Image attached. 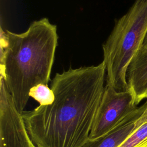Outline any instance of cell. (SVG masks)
Instances as JSON below:
<instances>
[{"instance_id":"1","label":"cell","mask_w":147,"mask_h":147,"mask_svg":"<svg viewBox=\"0 0 147 147\" xmlns=\"http://www.w3.org/2000/svg\"><path fill=\"white\" fill-rule=\"evenodd\" d=\"M106 66L70 68L51 83L53 102L22 113L37 147H82L88 140L105 90Z\"/></svg>"},{"instance_id":"2","label":"cell","mask_w":147,"mask_h":147,"mask_svg":"<svg viewBox=\"0 0 147 147\" xmlns=\"http://www.w3.org/2000/svg\"><path fill=\"white\" fill-rule=\"evenodd\" d=\"M57 39V27L47 18L33 21L21 33L1 28V76L21 114L30 89L50 80Z\"/></svg>"},{"instance_id":"3","label":"cell","mask_w":147,"mask_h":147,"mask_svg":"<svg viewBox=\"0 0 147 147\" xmlns=\"http://www.w3.org/2000/svg\"><path fill=\"white\" fill-rule=\"evenodd\" d=\"M147 32V0H136L118 19L103 44L106 83L118 92L129 89L126 73Z\"/></svg>"},{"instance_id":"4","label":"cell","mask_w":147,"mask_h":147,"mask_svg":"<svg viewBox=\"0 0 147 147\" xmlns=\"http://www.w3.org/2000/svg\"><path fill=\"white\" fill-rule=\"evenodd\" d=\"M137 107L130 89L118 92L106 83L88 139L95 140L105 135Z\"/></svg>"},{"instance_id":"5","label":"cell","mask_w":147,"mask_h":147,"mask_svg":"<svg viewBox=\"0 0 147 147\" xmlns=\"http://www.w3.org/2000/svg\"><path fill=\"white\" fill-rule=\"evenodd\" d=\"M0 147H35L3 78H0Z\"/></svg>"},{"instance_id":"6","label":"cell","mask_w":147,"mask_h":147,"mask_svg":"<svg viewBox=\"0 0 147 147\" xmlns=\"http://www.w3.org/2000/svg\"><path fill=\"white\" fill-rule=\"evenodd\" d=\"M147 121V101L125 117L113 129L82 147H119L137 129Z\"/></svg>"},{"instance_id":"7","label":"cell","mask_w":147,"mask_h":147,"mask_svg":"<svg viewBox=\"0 0 147 147\" xmlns=\"http://www.w3.org/2000/svg\"><path fill=\"white\" fill-rule=\"evenodd\" d=\"M126 79L137 105L147 98V51L134 55L127 68Z\"/></svg>"},{"instance_id":"8","label":"cell","mask_w":147,"mask_h":147,"mask_svg":"<svg viewBox=\"0 0 147 147\" xmlns=\"http://www.w3.org/2000/svg\"><path fill=\"white\" fill-rule=\"evenodd\" d=\"M29 96L42 106L51 105L55 99L53 91L48 84H40L32 87L30 90Z\"/></svg>"},{"instance_id":"9","label":"cell","mask_w":147,"mask_h":147,"mask_svg":"<svg viewBox=\"0 0 147 147\" xmlns=\"http://www.w3.org/2000/svg\"><path fill=\"white\" fill-rule=\"evenodd\" d=\"M119 147H147V121L137 129Z\"/></svg>"},{"instance_id":"10","label":"cell","mask_w":147,"mask_h":147,"mask_svg":"<svg viewBox=\"0 0 147 147\" xmlns=\"http://www.w3.org/2000/svg\"><path fill=\"white\" fill-rule=\"evenodd\" d=\"M145 51H147V32L144 38L143 42L141 45V47L137 52H142Z\"/></svg>"},{"instance_id":"11","label":"cell","mask_w":147,"mask_h":147,"mask_svg":"<svg viewBox=\"0 0 147 147\" xmlns=\"http://www.w3.org/2000/svg\"><path fill=\"white\" fill-rule=\"evenodd\" d=\"M35 147H37V146H35Z\"/></svg>"}]
</instances>
